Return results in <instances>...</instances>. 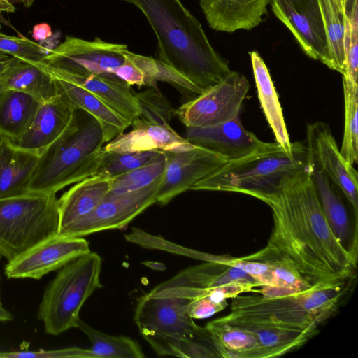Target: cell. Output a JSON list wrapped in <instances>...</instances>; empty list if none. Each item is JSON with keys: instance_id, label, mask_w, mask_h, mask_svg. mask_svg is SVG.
Instances as JSON below:
<instances>
[{"instance_id": "obj_6", "label": "cell", "mask_w": 358, "mask_h": 358, "mask_svg": "<svg viewBox=\"0 0 358 358\" xmlns=\"http://www.w3.org/2000/svg\"><path fill=\"white\" fill-rule=\"evenodd\" d=\"M101 271V259L91 251L59 268L46 287L37 313L47 334L57 336L76 327L84 303L102 287Z\"/></svg>"}, {"instance_id": "obj_33", "label": "cell", "mask_w": 358, "mask_h": 358, "mask_svg": "<svg viewBox=\"0 0 358 358\" xmlns=\"http://www.w3.org/2000/svg\"><path fill=\"white\" fill-rule=\"evenodd\" d=\"M327 37L329 50L333 57L335 71L342 76L345 71V17L334 0H317Z\"/></svg>"}, {"instance_id": "obj_3", "label": "cell", "mask_w": 358, "mask_h": 358, "mask_svg": "<svg viewBox=\"0 0 358 358\" xmlns=\"http://www.w3.org/2000/svg\"><path fill=\"white\" fill-rule=\"evenodd\" d=\"M145 16L158 42L159 59L203 92L224 79L229 62L211 45L198 20L180 0H122Z\"/></svg>"}, {"instance_id": "obj_29", "label": "cell", "mask_w": 358, "mask_h": 358, "mask_svg": "<svg viewBox=\"0 0 358 358\" xmlns=\"http://www.w3.org/2000/svg\"><path fill=\"white\" fill-rule=\"evenodd\" d=\"M310 176L325 217L336 236L344 245L349 236L350 222L347 209L341 199V191L311 164Z\"/></svg>"}, {"instance_id": "obj_9", "label": "cell", "mask_w": 358, "mask_h": 358, "mask_svg": "<svg viewBox=\"0 0 358 358\" xmlns=\"http://www.w3.org/2000/svg\"><path fill=\"white\" fill-rule=\"evenodd\" d=\"M249 88L245 76L231 71L220 82L176 109V116L186 127H206L227 122L240 116Z\"/></svg>"}, {"instance_id": "obj_5", "label": "cell", "mask_w": 358, "mask_h": 358, "mask_svg": "<svg viewBox=\"0 0 358 358\" xmlns=\"http://www.w3.org/2000/svg\"><path fill=\"white\" fill-rule=\"evenodd\" d=\"M104 143L99 122L88 113L76 110L69 127L40 155L28 192L56 194L96 174Z\"/></svg>"}, {"instance_id": "obj_14", "label": "cell", "mask_w": 358, "mask_h": 358, "mask_svg": "<svg viewBox=\"0 0 358 358\" xmlns=\"http://www.w3.org/2000/svg\"><path fill=\"white\" fill-rule=\"evenodd\" d=\"M306 142L310 164L340 189L357 215V172L341 154L328 124L320 121L309 124Z\"/></svg>"}, {"instance_id": "obj_45", "label": "cell", "mask_w": 358, "mask_h": 358, "mask_svg": "<svg viewBox=\"0 0 358 358\" xmlns=\"http://www.w3.org/2000/svg\"><path fill=\"white\" fill-rule=\"evenodd\" d=\"M15 10L14 6L8 0H0V14L2 13H13Z\"/></svg>"}, {"instance_id": "obj_46", "label": "cell", "mask_w": 358, "mask_h": 358, "mask_svg": "<svg viewBox=\"0 0 358 358\" xmlns=\"http://www.w3.org/2000/svg\"><path fill=\"white\" fill-rule=\"evenodd\" d=\"M13 319L12 314L6 310L1 304H0V321L1 322H6V321H10Z\"/></svg>"}, {"instance_id": "obj_18", "label": "cell", "mask_w": 358, "mask_h": 358, "mask_svg": "<svg viewBox=\"0 0 358 358\" xmlns=\"http://www.w3.org/2000/svg\"><path fill=\"white\" fill-rule=\"evenodd\" d=\"M76 115V110L56 94L40 103L30 127L12 143L18 148L40 155L66 131Z\"/></svg>"}, {"instance_id": "obj_30", "label": "cell", "mask_w": 358, "mask_h": 358, "mask_svg": "<svg viewBox=\"0 0 358 358\" xmlns=\"http://www.w3.org/2000/svg\"><path fill=\"white\" fill-rule=\"evenodd\" d=\"M206 328L210 332L219 357L260 358L257 338L250 329L212 320Z\"/></svg>"}, {"instance_id": "obj_39", "label": "cell", "mask_w": 358, "mask_h": 358, "mask_svg": "<svg viewBox=\"0 0 358 358\" xmlns=\"http://www.w3.org/2000/svg\"><path fill=\"white\" fill-rule=\"evenodd\" d=\"M345 71L343 78L357 85L358 70V1L350 15L345 17Z\"/></svg>"}, {"instance_id": "obj_34", "label": "cell", "mask_w": 358, "mask_h": 358, "mask_svg": "<svg viewBox=\"0 0 358 358\" xmlns=\"http://www.w3.org/2000/svg\"><path fill=\"white\" fill-rule=\"evenodd\" d=\"M345 102L344 133L341 154L354 166L358 159V85L343 78Z\"/></svg>"}, {"instance_id": "obj_41", "label": "cell", "mask_w": 358, "mask_h": 358, "mask_svg": "<svg viewBox=\"0 0 358 358\" xmlns=\"http://www.w3.org/2000/svg\"><path fill=\"white\" fill-rule=\"evenodd\" d=\"M227 305L228 303H217L208 296L190 300L187 311L193 320L204 319L222 310Z\"/></svg>"}, {"instance_id": "obj_42", "label": "cell", "mask_w": 358, "mask_h": 358, "mask_svg": "<svg viewBox=\"0 0 358 358\" xmlns=\"http://www.w3.org/2000/svg\"><path fill=\"white\" fill-rule=\"evenodd\" d=\"M115 74L131 87L132 85H137L139 87L144 86L143 72L128 58L127 62L116 70Z\"/></svg>"}, {"instance_id": "obj_17", "label": "cell", "mask_w": 358, "mask_h": 358, "mask_svg": "<svg viewBox=\"0 0 358 358\" xmlns=\"http://www.w3.org/2000/svg\"><path fill=\"white\" fill-rule=\"evenodd\" d=\"M185 138L214 152L227 162L250 155L266 144L243 127L240 116L211 127H186Z\"/></svg>"}, {"instance_id": "obj_40", "label": "cell", "mask_w": 358, "mask_h": 358, "mask_svg": "<svg viewBox=\"0 0 358 358\" xmlns=\"http://www.w3.org/2000/svg\"><path fill=\"white\" fill-rule=\"evenodd\" d=\"M8 358H95L90 349L78 347L37 351L7 352Z\"/></svg>"}, {"instance_id": "obj_19", "label": "cell", "mask_w": 358, "mask_h": 358, "mask_svg": "<svg viewBox=\"0 0 358 358\" xmlns=\"http://www.w3.org/2000/svg\"><path fill=\"white\" fill-rule=\"evenodd\" d=\"M237 265L262 287L306 289L314 285L300 273L287 257L268 245L254 254L238 257Z\"/></svg>"}, {"instance_id": "obj_23", "label": "cell", "mask_w": 358, "mask_h": 358, "mask_svg": "<svg viewBox=\"0 0 358 358\" xmlns=\"http://www.w3.org/2000/svg\"><path fill=\"white\" fill-rule=\"evenodd\" d=\"M111 183L112 178L96 174L65 192L58 199L57 234L89 215L108 194Z\"/></svg>"}, {"instance_id": "obj_21", "label": "cell", "mask_w": 358, "mask_h": 358, "mask_svg": "<svg viewBox=\"0 0 358 358\" xmlns=\"http://www.w3.org/2000/svg\"><path fill=\"white\" fill-rule=\"evenodd\" d=\"M41 64L50 74L90 91L129 122L131 123L138 115L139 109L131 86L118 77L71 74L51 67L44 62Z\"/></svg>"}, {"instance_id": "obj_31", "label": "cell", "mask_w": 358, "mask_h": 358, "mask_svg": "<svg viewBox=\"0 0 358 358\" xmlns=\"http://www.w3.org/2000/svg\"><path fill=\"white\" fill-rule=\"evenodd\" d=\"M127 58L136 65L144 76V86L157 88V82H164L173 87L187 101L201 94L203 91L178 71L155 59L128 51Z\"/></svg>"}, {"instance_id": "obj_16", "label": "cell", "mask_w": 358, "mask_h": 358, "mask_svg": "<svg viewBox=\"0 0 358 358\" xmlns=\"http://www.w3.org/2000/svg\"><path fill=\"white\" fill-rule=\"evenodd\" d=\"M90 251L89 242L83 237L66 238L55 235L8 262L4 273L8 278L38 280Z\"/></svg>"}, {"instance_id": "obj_48", "label": "cell", "mask_w": 358, "mask_h": 358, "mask_svg": "<svg viewBox=\"0 0 358 358\" xmlns=\"http://www.w3.org/2000/svg\"><path fill=\"white\" fill-rule=\"evenodd\" d=\"M11 4H22L25 8L32 6L34 0H8Z\"/></svg>"}, {"instance_id": "obj_35", "label": "cell", "mask_w": 358, "mask_h": 358, "mask_svg": "<svg viewBox=\"0 0 358 358\" xmlns=\"http://www.w3.org/2000/svg\"><path fill=\"white\" fill-rule=\"evenodd\" d=\"M166 166L164 151L156 159L141 167L112 178L108 194L127 193L146 187L163 175Z\"/></svg>"}, {"instance_id": "obj_22", "label": "cell", "mask_w": 358, "mask_h": 358, "mask_svg": "<svg viewBox=\"0 0 358 358\" xmlns=\"http://www.w3.org/2000/svg\"><path fill=\"white\" fill-rule=\"evenodd\" d=\"M199 4L213 29L232 33L259 25L270 0H199Z\"/></svg>"}, {"instance_id": "obj_47", "label": "cell", "mask_w": 358, "mask_h": 358, "mask_svg": "<svg viewBox=\"0 0 358 358\" xmlns=\"http://www.w3.org/2000/svg\"><path fill=\"white\" fill-rule=\"evenodd\" d=\"M143 264L154 270L163 271L165 269V266L160 262H145Z\"/></svg>"}, {"instance_id": "obj_1", "label": "cell", "mask_w": 358, "mask_h": 358, "mask_svg": "<svg viewBox=\"0 0 358 358\" xmlns=\"http://www.w3.org/2000/svg\"><path fill=\"white\" fill-rule=\"evenodd\" d=\"M310 169L264 202L271 208L273 218L267 245L287 257L312 284L346 282L355 274L357 258L331 229Z\"/></svg>"}, {"instance_id": "obj_7", "label": "cell", "mask_w": 358, "mask_h": 358, "mask_svg": "<svg viewBox=\"0 0 358 358\" xmlns=\"http://www.w3.org/2000/svg\"><path fill=\"white\" fill-rule=\"evenodd\" d=\"M56 194L27 192L0 199V255L10 262L57 234Z\"/></svg>"}, {"instance_id": "obj_28", "label": "cell", "mask_w": 358, "mask_h": 358, "mask_svg": "<svg viewBox=\"0 0 358 358\" xmlns=\"http://www.w3.org/2000/svg\"><path fill=\"white\" fill-rule=\"evenodd\" d=\"M40 103L13 90L0 94V136L17 141L31 125Z\"/></svg>"}, {"instance_id": "obj_43", "label": "cell", "mask_w": 358, "mask_h": 358, "mask_svg": "<svg viewBox=\"0 0 358 358\" xmlns=\"http://www.w3.org/2000/svg\"><path fill=\"white\" fill-rule=\"evenodd\" d=\"M51 27L46 23L35 25L32 30V38L36 41H44L52 36Z\"/></svg>"}, {"instance_id": "obj_36", "label": "cell", "mask_w": 358, "mask_h": 358, "mask_svg": "<svg viewBox=\"0 0 358 358\" xmlns=\"http://www.w3.org/2000/svg\"><path fill=\"white\" fill-rule=\"evenodd\" d=\"M134 96L139 109L136 117L148 123L170 125V122L176 116V109L158 87H148L135 93Z\"/></svg>"}, {"instance_id": "obj_8", "label": "cell", "mask_w": 358, "mask_h": 358, "mask_svg": "<svg viewBox=\"0 0 358 358\" xmlns=\"http://www.w3.org/2000/svg\"><path fill=\"white\" fill-rule=\"evenodd\" d=\"M189 301L183 298L147 294L138 299L134 322L143 337L159 355L180 357L182 343L199 329L187 313Z\"/></svg>"}, {"instance_id": "obj_12", "label": "cell", "mask_w": 358, "mask_h": 358, "mask_svg": "<svg viewBox=\"0 0 358 358\" xmlns=\"http://www.w3.org/2000/svg\"><path fill=\"white\" fill-rule=\"evenodd\" d=\"M162 176L139 189L120 194H107L89 215L57 236L78 238L126 227L137 215L156 203V195Z\"/></svg>"}, {"instance_id": "obj_51", "label": "cell", "mask_w": 358, "mask_h": 358, "mask_svg": "<svg viewBox=\"0 0 358 358\" xmlns=\"http://www.w3.org/2000/svg\"><path fill=\"white\" fill-rule=\"evenodd\" d=\"M3 90H5L4 87H3V84H2V83H1V80H0V94H1Z\"/></svg>"}, {"instance_id": "obj_44", "label": "cell", "mask_w": 358, "mask_h": 358, "mask_svg": "<svg viewBox=\"0 0 358 358\" xmlns=\"http://www.w3.org/2000/svg\"><path fill=\"white\" fill-rule=\"evenodd\" d=\"M15 58L8 54L0 52V76L8 69Z\"/></svg>"}, {"instance_id": "obj_13", "label": "cell", "mask_w": 358, "mask_h": 358, "mask_svg": "<svg viewBox=\"0 0 358 358\" xmlns=\"http://www.w3.org/2000/svg\"><path fill=\"white\" fill-rule=\"evenodd\" d=\"M270 4L306 55L335 71L317 0H270Z\"/></svg>"}, {"instance_id": "obj_38", "label": "cell", "mask_w": 358, "mask_h": 358, "mask_svg": "<svg viewBox=\"0 0 358 358\" xmlns=\"http://www.w3.org/2000/svg\"><path fill=\"white\" fill-rule=\"evenodd\" d=\"M50 50L27 38L0 33V52L14 57L34 63H41L45 61Z\"/></svg>"}, {"instance_id": "obj_27", "label": "cell", "mask_w": 358, "mask_h": 358, "mask_svg": "<svg viewBox=\"0 0 358 358\" xmlns=\"http://www.w3.org/2000/svg\"><path fill=\"white\" fill-rule=\"evenodd\" d=\"M0 80L5 90L25 93L39 103L47 101L56 95L53 79L41 63L15 57L0 76Z\"/></svg>"}, {"instance_id": "obj_11", "label": "cell", "mask_w": 358, "mask_h": 358, "mask_svg": "<svg viewBox=\"0 0 358 358\" xmlns=\"http://www.w3.org/2000/svg\"><path fill=\"white\" fill-rule=\"evenodd\" d=\"M127 46L96 38L85 41L68 36L50 50L44 62L58 70L76 75L116 76V70L127 60Z\"/></svg>"}, {"instance_id": "obj_2", "label": "cell", "mask_w": 358, "mask_h": 358, "mask_svg": "<svg viewBox=\"0 0 358 358\" xmlns=\"http://www.w3.org/2000/svg\"><path fill=\"white\" fill-rule=\"evenodd\" d=\"M345 282H318L306 289L264 286L232 298L227 324L303 333L313 337L334 315L346 292Z\"/></svg>"}, {"instance_id": "obj_52", "label": "cell", "mask_w": 358, "mask_h": 358, "mask_svg": "<svg viewBox=\"0 0 358 358\" xmlns=\"http://www.w3.org/2000/svg\"><path fill=\"white\" fill-rule=\"evenodd\" d=\"M0 304H1V299H0Z\"/></svg>"}, {"instance_id": "obj_25", "label": "cell", "mask_w": 358, "mask_h": 358, "mask_svg": "<svg viewBox=\"0 0 358 358\" xmlns=\"http://www.w3.org/2000/svg\"><path fill=\"white\" fill-rule=\"evenodd\" d=\"M39 156L0 136V199L28 192Z\"/></svg>"}, {"instance_id": "obj_4", "label": "cell", "mask_w": 358, "mask_h": 358, "mask_svg": "<svg viewBox=\"0 0 358 358\" xmlns=\"http://www.w3.org/2000/svg\"><path fill=\"white\" fill-rule=\"evenodd\" d=\"M310 168L309 155L303 143H293L289 151L278 143H266L250 155L227 162L190 189L237 192L265 202Z\"/></svg>"}, {"instance_id": "obj_37", "label": "cell", "mask_w": 358, "mask_h": 358, "mask_svg": "<svg viewBox=\"0 0 358 358\" xmlns=\"http://www.w3.org/2000/svg\"><path fill=\"white\" fill-rule=\"evenodd\" d=\"M163 152L161 150H150L134 152H114L105 151L102 148L101 163L96 174L113 178L152 162L159 157Z\"/></svg>"}, {"instance_id": "obj_32", "label": "cell", "mask_w": 358, "mask_h": 358, "mask_svg": "<svg viewBox=\"0 0 358 358\" xmlns=\"http://www.w3.org/2000/svg\"><path fill=\"white\" fill-rule=\"evenodd\" d=\"M76 328L89 338L90 348L95 358H142L144 353L141 345L134 340L124 336H111L92 327L80 318Z\"/></svg>"}, {"instance_id": "obj_53", "label": "cell", "mask_w": 358, "mask_h": 358, "mask_svg": "<svg viewBox=\"0 0 358 358\" xmlns=\"http://www.w3.org/2000/svg\"><path fill=\"white\" fill-rule=\"evenodd\" d=\"M0 258H1V255H0Z\"/></svg>"}, {"instance_id": "obj_24", "label": "cell", "mask_w": 358, "mask_h": 358, "mask_svg": "<svg viewBox=\"0 0 358 358\" xmlns=\"http://www.w3.org/2000/svg\"><path fill=\"white\" fill-rule=\"evenodd\" d=\"M50 75L53 79L57 95L74 110H83L99 122L103 132L105 143L123 133L131 125L126 119L90 91L70 81Z\"/></svg>"}, {"instance_id": "obj_10", "label": "cell", "mask_w": 358, "mask_h": 358, "mask_svg": "<svg viewBox=\"0 0 358 358\" xmlns=\"http://www.w3.org/2000/svg\"><path fill=\"white\" fill-rule=\"evenodd\" d=\"M236 284H250L262 287L252 276L234 265L231 257L217 256L213 261L181 271L156 286L147 295L192 300L208 296L220 287Z\"/></svg>"}, {"instance_id": "obj_20", "label": "cell", "mask_w": 358, "mask_h": 358, "mask_svg": "<svg viewBox=\"0 0 358 358\" xmlns=\"http://www.w3.org/2000/svg\"><path fill=\"white\" fill-rule=\"evenodd\" d=\"M132 129L123 132L103 147L107 152H134L150 150L180 152L195 145L180 136L171 127L148 123L135 117Z\"/></svg>"}, {"instance_id": "obj_49", "label": "cell", "mask_w": 358, "mask_h": 358, "mask_svg": "<svg viewBox=\"0 0 358 358\" xmlns=\"http://www.w3.org/2000/svg\"><path fill=\"white\" fill-rule=\"evenodd\" d=\"M358 1V0H346L345 3V14L346 15H350L352 10L354 7L355 3Z\"/></svg>"}, {"instance_id": "obj_50", "label": "cell", "mask_w": 358, "mask_h": 358, "mask_svg": "<svg viewBox=\"0 0 358 358\" xmlns=\"http://www.w3.org/2000/svg\"><path fill=\"white\" fill-rule=\"evenodd\" d=\"M335 3H336L338 10L340 12L345 15V3L346 0H334Z\"/></svg>"}, {"instance_id": "obj_26", "label": "cell", "mask_w": 358, "mask_h": 358, "mask_svg": "<svg viewBox=\"0 0 358 358\" xmlns=\"http://www.w3.org/2000/svg\"><path fill=\"white\" fill-rule=\"evenodd\" d=\"M249 55L262 109L276 143L289 151L293 143L289 140L282 107L269 71L257 51H250Z\"/></svg>"}, {"instance_id": "obj_15", "label": "cell", "mask_w": 358, "mask_h": 358, "mask_svg": "<svg viewBox=\"0 0 358 358\" xmlns=\"http://www.w3.org/2000/svg\"><path fill=\"white\" fill-rule=\"evenodd\" d=\"M164 153L166 166L156 195V203L161 205H166L227 162L220 155L196 145L187 150Z\"/></svg>"}]
</instances>
